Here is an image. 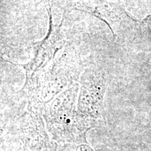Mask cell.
Returning a JSON list of instances; mask_svg holds the SVG:
<instances>
[{"instance_id":"obj_1","label":"cell","mask_w":151,"mask_h":151,"mask_svg":"<svg viewBox=\"0 0 151 151\" xmlns=\"http://www.w3.org/2000/svg\"><path fill=\"white\" fill-rule=\"evenodd\" d=\"M81 85L79 110L88 116L99 118L103 113V98L106 90L103 73L98 71H86L81 77Z\"/></svg>"},{"instance_id":"obj_2","label":"cell","mask_w":151,"mask_h":151,"mask_svg":"<svg viewBox=\"0 0 151 151\" xmlns=\"http://www.w3.org/2000/svg\"><path fill=\"white\" fill-rule=\"evenodd\" d=\"M50 16V26L46 37L35 44V55L31 61L24 65H20L25 70L26 83L27 86L37 72L44 67L50 60L53 58L55 52L60 49L61 45L60 27H56L52 23V16Z\"/></svg>"},{"instance_id":"obj_3","label":"cell","mask_w":151,"mask_h":151,"mask_svg":"<svg viewBox=\"0 0 151 151\" xmlns=\"http://www.w3.org/2000/svg\"><path fill=\"white\" fill-rule=\"evenodd\" d=\"M142 22L148 29H151V15H149L144 20H143Z\"/></svg>"},{"instance_id":"obj_4","label":"cell","mask_w":151,"mask_h":151,"mask_svg":"<svg viewBox=\"0 0 151 151\" xmlns=\"http://www.w3.org/2000/svg\"><path fill=\"white\" fill-rule=\"evenodd\" d=\"M74 151H93L90 149L89 147L86 146H79L76 147Z\"/></svg>"},{"instance_id":"obj_5","label":"cell","mask_w":151,"mask_h":151,"mask_svg":"<svg viewBox=\"0 0 151 151\" xmlns=\"http://www.w3.org/2000/svg\"><path fill=\"white\" fill-rule=\"evenodd\" d=\"M65 118H66L65 115H64V116H62V117H58V119H59V120H60V119H61V120H63V119ZM67 124H70V123H71V118H68L67 119Z\"/></svg>"}]
</instances>
